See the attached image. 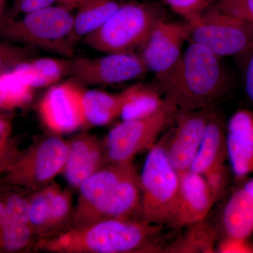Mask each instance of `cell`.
<instances>
[{
  "label": "cell",
  "mask_w": 253,
  "mask_h": 253,
  "mask_svg": "<svg viewBox=\"0 0 253 253\" xmlns=\"http://www.w3.org/2000/svg\"><path fill=\"white\" fill-rule=\"evenodd\" d=\"M161 227L139 218L106 219L38 240L36 249L54 253L163 252L157 243Z\"/></svg>",
  "instance_id": "cell-1"
},
{
  "label": "cell",
  "mask_w": 253,
  "mask_h": 253,
  "mask_svg": "<svg viewBox=\"0 0 253 253\" xmlns=\"http://www.w3.org/2000/svg\"><path fill=\"white\" fill-rule=\"evenodd\" d=\"M156 81L179 112L211 109L233 86L221 57L191 41L176 66Z\"/></svg>",
  "instance_id": "cell-2"
},
{
  "label": "cell",
  "mask_w": 253,
  "mask_h": 253,
  "mask_svg": "<svg viewBox=\"0 0 253 253\" xmlns=\"http://www.w3.org/2000/svg\"><path fill=\"white\" fill-rule=\"evenodd\" d=\"M165 20L166 11L161 3H126L81 42L105 54L133 53L144 45L158 23Z\"/></svg>",
  "instance_id": "cell-3"
},
{
  "label": "cell",
  "mask_w": 253,
  "mask_h": 253,
  "mask_svg": "<svg viewBox=\"0 0 253 253\" xmlns=\"http://www.w3.org/2000/svg\"><path fill=\"white\" fill-rule=\"evenodd\" d=\"M74 16L60 6L12 17L9 14L0 18V38L30 47L72 59L75 48L69 42Z\"/></svg>",
  "instance_id": "cell-4"
},
{
  "label": "cell",
  "mask_w": 253,
  "mask_h": 253,
  "mask_svg": "<svg viewBox=\"0 0 253 253\" xmlns=\"http://www.w3.org/2000/svg\"><path fill=\"white\" fill-rule=\"evenodd\" d=\"M163 137L149 149L141 175L139 218L155 225H170L179 187V172L168 158Z\"/></svg>",
  "instance_id": "cell-5"
},
{
  "label": "cell",
  "mask_w": 253,
  "mask_h": 253,
  "mask_svg": "<svg viewBox=\"0 0 253 253\" xmlns=\"http://www.w3.org/2000/svg\"><path fill=\"white\" fill-rule=\"evenodd\" d=\"M164 97L163 106L154 114L123 121L110 131L103 141L107 164L132 162L136 155L151 149L163 131L172 126L179 110L170 98Z\"/></svg>",
  "instance_id": "cell-6"
},
{
  "label": "cell",
  "mask_w": 253,
  "mask_h": 253,
  "mask_svg": "<svg viewBox=\"0 0 253 253\" xmlns=\"http://www.w3.org/2000/svg\"><path fill=\"white\" fill-rule=\"evenodd\" d=\"M186 22L189 41L204 46L219 57L242 56L253 49V28L213 4Z\"/></svg>",
  "instance_id": "cell-7"
},
{
  "label": "cell",
  "mask_w": 253,
  "mask_h": 253,
  "mask_svg": "<svg viewBox=\"0 0 253 253\" xmlns=\"http://www.w3.org/2000/svg\"><path fill=\"white\" fill-rule=\"evenodd\" d=\"M69 149L70 141L58 134L41 139L18 163L13 180L35 191L49 185L64 170Z\"/></svg>",
  "instance_id": "cell-8"
},
{
  "label": "cell",
  "mask_w": 253,
  "mask_h": 253,
  "mask_svg": "<svg viewBox=\"0 0 253 253\" xmlns=\"http://www.w3.org/2000/svg\"><path fill=\"white\" fill-rule=\"evenodd\" d=\"M84 91L83 86L71 78L51 86L38 105L40 117L46 127L61 135L87 126L83 108Z\"/></svg>",
  "instance_id": "cell-9"
},
{
  "label": "cell",
  "mask_w": 253,
  "mask_h": 253,
  "mask_svg": "<svg viewBox=\"0 0 253 253\" xmlns=\"http://www.w3.org/2000/svg\"><path fill=\"white\" fill-rule=\"evenodd\" d=\"M147 71L139 54L110 53L73 59L69 78L83 86L107 85L140 78Z\"/></svg>",
  "instance_id": "cell-10"
},
{
  "label": "cell",
  "mask_w": 253,
  "mask_h": 253,
  "mask_svg": "<svg viewBox=\"0 0 253 253\" xmlns=\"http://www.w3.org/2000/svg\"><path fill=\"white\" fill-rule=\"evenodd\" d=\"M73 212L71 191L51 183L30 199L29 226L38 241L69 228Z\"/></svg>",
  "instance_id": "cell-11"
},
{
  "label": "cell",
  "mask_w": 253,
  "mask_h": 253,
  "mask_svg": "<svg viewBox=\"0 0 253 253\" xmlns=\"http://www.w3.org/2000/svg\"><path fill=\"white\" fill-rule=\"evenodd\" d=\"M187 22L161 21L154 28L149 39L141 46L139 56L148 71L161 77L176 66L182 55L184 42L189 39Z\"/></svg>",
  "instance_id": "cell-12"
},
{
  "label": "cell",
  "mask_w": 253,
  "mask_h": 253,
  "mask_svg": "<svg viewBox=\"0 0 253 253\" xmlns=\"http://www.w3.org/2000/svg\"><path fill=\"white\" fill-rule=\"evenodd\" d=\"M141 196L139 176L134 168L97 204L73 217L70 227L106 219H133L135 214L139 216Z\"/></svg>",
  "instance_id": "cell-13"
},
{
  "label": "cell",
  "mask_w": 253,
  "mask_h": 253,
  "mask_svg": "<svg viewBox=\"0 0 253 253\" xmlns=\"http://www.w3.org/2000/svg\"><path fill=\"white\" fill-rule=\"evenodd\" d=\"M210 111L178 112L169 137L165 136L168 158L178 172L190 169L202 142Z\"/></svg>",
  "instance_id": "cell-14"
},
{
  "label": "cell",
  "mask_w": 253,
  "mask_h": 253,
  "mask_svg": "<svg viewBox=\"0 0 253 253\" xmlns=\"http://www.w3.org/2000/svg\"><path fill=\"white\" fill-rule=\"evenodd\" d=\"M214 204L203 174L191 169L179 172V193L170 225L181 228L204 220Z\"/></svg>",
  "instance_id": "cell-15"
},
{
  "label": "cell",
  "mask_w": 253,
  "mask_h": 253,
  "mask_svg": "<svg viewBox=\"0 0 253 253\" xmlns=\"http://www.w3.org/2000/svg\"><path fill=\"white\" fill-rule=\"evenodd\" d=\"M106 164L103 141L84 133L70 141L69 152L63 172L70 185L79 188L83 181Z\"/></svg>",
  "instance_id": "cell-16"
},
{
  "label": "cell",
  "mask_w": 253,
  "mask_h": 253,
  "mask_svg": "<svg viewBox=\"0 0 253 253\" xmlns=\"http://www.w3.org/2000/svg\"><path fill=\"white\" fill-rule=\"evenodd\" d=\"M134 168L132 162L109 163L89 176L78 188L79 197L73 218L97 204Z\"/></svg>",
  "instance_id": "cell-17"
},
{
  "label": "cell",
  "mask_w": 253,
  "mask_h": 253,
  "mask_svg": "<svg viewBox=\"0 0 253 253\" xmlns=\"http://www.w3.org/2000/svg\"><path fill=\"white\" fill-rule=\"evenodd\" d=\"M73 59L38 58L18 65L11 71L23 83L32 89L52 86L69 77Z\"/></svg>",
  "instance_id": "cell-18"
},
{
  "label": "cell",
  "mask_w": 253,
  "mask_h": 253,
  "mask_svg": "<svg viewBox=\"0 0 253 253\" xmlns=\"http://www.w3.org/2000/svg\"><path fill=\"white\" fill-rule=\"evenodd\" d=\"M226 136L219 117L210 111L204 138L190 169L204 174L210 168L225 161Z\"/></svg>",
  "instance_id": "cell-19"
},
{
  "label": "cell",
  "mask_w": 253,
  "mask_h": 253,
  "mask_svg": "<svg viewBox=\"0 0 253 253\" xmlns=\"http://www.w3.org/2000/svg\"><path fill=\"white\" fill-rule=\"evenodd\" d=\"M117 0H86L73 18L69 42L73 47L102 26L121 6Z\"/></svg>",
  "instance_id": "cell-20"
},
{
  "label": "cell",
  "mask_w": 253,
  "mask_h": 253,
  "mask_svg": "<svg viewBox=\"0 0 253 253\" xmlns=\"http://www.w3.org/2000/svg\"><path fill=\"white\" fill-rule=\"evenodd\" d=\"M127 94V89L115 94L97 89L84 90L83 108L86 125L106 126L121 116Z\"/></svg>",
  "instance_id": "cell-21"
},
{
  "label": "cell",
  "mask_w": 253,
  "mask_h": 253,
  "mask_svg": "<svg viewBox=\"0 0 253 253\" xmlns=\"http://www.w3.org/2000/svg\"><path fill=\"white\" fill-rule=\"evenodd\" d=\"M226 236L247 239L253 233V200L243 188L226 203L222 213Z\"/></svg>",
  "instance_id": "cell-22"
},
{
  "label": "cell",
  "mask_w": 253,
  "mask_h": 253,
  "mask_svg": "<svg viewBox=\"0 0 253 253\" xmlns=\"http://www.w3.org/2000/svg\"><path fill=\"white\" fill-rule=\"evenodd\" d=\"M128 94L121 111L123 121L139 119L154 114L164 103L157 89L144 85L141 83L127 88Z\"/></svg>",
  "instance_id": "cell-23"
},
{
  "label": "cell",
  "mask_w": 253,
  "mask_h": 253,
  "mask_svg": "<svg viewBox=\"0 0 253 253\" xmlns=\"http://www.w3.org/2000/svg\"><path fill=\"white\" fill-rule=\"evenodd\" d=\"M205 220V219H204ZM204 220L198 221L189 226L184 234L168 245L165 253H211L214 251L216 234L214 229Z\"/></svg>",
  "instance_id": "cell-24"
},
{
  "label": "cell",
  "mask_w": 253,
  "mask_h": 253,
  "mask_svg": "<svg viewBox=\"0 0 253 253\" xmlns=\"http://www.w3.org/2000/svg\"><path fill=\"white\" fill-rule=\"evenodd\" d=\"M226 153L234 176L243 179L253 173V146L226 135Z\"/></svg>",
  "instance_id": "cell-25"
},
{
  "label": "cell",
  "mask_w": 253,
  "mask_h": 253,
  "mask_svg": "<svg viewBox=\"0 0 253 253\" xmlns=\"http://www.w3.org/2000/svg\"><path fill=\"white\" fill-rule=\"evenodd\" d=\"M36 236L31 226L8 221L0 227V245L6 251L23 249Z\"/></svg>",
  "instance_id": "cell-26"
},
{
  "label": "cell",
  "mask_w": 253,
  "mask_h": 253,
  "mask_svg": "<svg viewBox=\"0 0 253 253\" xmlns=\"http://www.w3.org/2000/svg\"><path fill=\"white\" fill-rule=\"evenodd\" d=\"M36 49L0 41V74L14 69L18 65L34 59Z\"/></svg>",
  "instance_id": "cell-27"
},
{
  "label": "cell",
  "mask_w": 253,
  "mask_h": 253,
  "mask_svg": "<svg viewBox=\"0 0 253 253\" xmlns=\"http://www.w3.org/2000/svg\"><path fill=\"white\" fill-rule=\"evenodd\" d=\"M227 134L253 146V111L245 109L236 111L228 123Z\"/></svg>",
  "instance_id": "cell-28"
},
{
  "label": "cell",
  "mask_w": 253,
  "mask_h": 253,
  "mask_svg": "<svg viewBox=\"0 0 253 253\" xmlns=\"http://www.w3.org/2000/svg\"><path fill=\"white\" fill-rule=\"evenodd\" d=\"M203 175L212 196L213 201L215 204L225 194L229 183V174L224 161H221L214 165Z\"/></svg>",
  "instance_id": "cell-29"
},
{
  "label": "cell",
  "mask_w": 253,
  "mask_h": 253,
  "mask_svg": "<svg viewBox=\"0 0 253 253\" xmlns=\"http://www.w3.org/2000/svg\"><path fill=\"white\" fill-rule=\"evenodd\" d=\"M213 4L223 12L244 21L253 29V0H216Z\"/></svg>",
  "instance_id": "cell-30"
},
{
  "label": "cell",
  "mask_w": 253,
  "mask_h": 253,
  "mask_svg": "<svg viewBox=\"0 0 253 253\" xmlns=\"http://www.w3.org/2000/svg\"><path fill=\"white\" fill-rule=\"evenodd\" d=\"M166 1L176 14L183 16L186 21H189L211 6L214 0H166Z\"/></svg>",
  "instance_id": "cell-31"
},
{
  "label": "cell",
  "mask_w": 253,
  "mask_h": 253,
  "mask_svg": "<svg viewBox=\"0 0 253 253\" xmlns=\"http://www.w3.org/2000/svg\"><path fill=\"white\" fill-rule=\"evenodd\" d=\"M8 221L29 225L30 200L12 195L6 201Z\"/></svg>",
  "instance_id": "cell-32"
},
{
  "label": "cell",
  "mask_w": 253,
  "mask_h": 253,
  "mask_svg": "<svg viewBox=\"0 0 253 253\" xmlns=\"http://www.w3.org/2000/svg\"><path fill=\"white\" fill-rule=\"evenodd\" d=\"M56 0H14L9 15L18 17L19 15L33 12L52 6Z\"/></svg>",
  "instance_id": "cell-33"
},
{
  "label": "cell",
  "mask_w": 253,
  "mask_h": 253,
  "mask_svg": "<svg viewBox=\"0 0 253 253\" xmlns=\"http://www.w3.org/2000/svg\"><path fill=\"white\" fill-rule=\"evenodd\" d=\"M246 240L226 236L218 246V251L222 253H253V246Z\"/></svg>",
  "instance_id": "cell-34"
},
{
  "label": "cell",
  "mask_w": 253,
  "mask_h": 253,
  "mask_svg": "<svg viewBox=\"0 0 253 253\" xmlns=\"http://www.w3.org/2000/svg\"><path fill=\"white\" fill-rule=\"evenodd\" d=\"M244 59V83L245 92L253 104V49L242 56Z\"/></svg>",
  "instance_id": "cell-35"
},
{
  "label": "cell",
  "mask_w": 253,
  "mask_h": 253,
  "mask_svg": "<svg viewBox=\"0 0 253 253\" xmlns=\"http://www.w3.org/2000/svg\"><path fill=\"white\" fill-rule=\"evenodd\" d=\"M85 1L86 0H56V2L59 3L60 6L71 11L72 10L78 9Z\"/></svg>",
  "instance_id": "cell-36"
},
{
  "label": "cell",
  "mask_w": 253,
  "mask_h": 253,
  "mask_svg": "<svg viewBox=\"0 0 253 253\" xmlns=\"http://www.w3.org/2000/svg\"><path fill=\"white\" fill-rule=\"evenodd\" d=\"M7 211L5 204L0 202V227L8 222Z\"/></svg>",
  "instance_id": "cell-37"
},
{
  "label": "cell",
  "mask_w": 253,
  "mask_h": 253,
  "mask_svg": "<svg viewBox=\"0 0 253 253\" xmlns=\"http://www.w3.org/2000/svg\"><path fill=\"white\" fill-rule=\"evenodd\" d=\"M9 123L0 118V139L5 137L9 131Z\"/></svg>",
  "instance_id": "cell-38"
},
{
  "label": "cell",
  "mask_w": 253,
  "mask_h": 253,
  "mask_svg": "<svg viewBox=\"0 0 253 253\" xmlns=\"http://www.w3.org/2000/svg\"><path fill=\"white\" fill-rule=\"evenodd\" d=\"M243 189L246 191V194L253 200V179L248 181L243 186Z\"/></svg>",
  "instance_id": "cell-39"
},
{
  "label": "cell",
  "mask_w": 253,
  "mask_h": 253,
  "mask_svg": "<svg viewBox=\"0 0 253 253\" xmlns=\"http://www.w3.org/2000/svg\"><path fill=\"white\" fill-rule=\"evenodd\" d=\"M6 0H0V18L4 14V6Z\"/></svg>",
  "instance_id": "cell-40"
},
{
  "label": "cell",
  "mask_w": 253,
  "mask_h": 253,
  "mask_svg": "<svg viewBox=\"0 0 253 253\" xmlns=\"http://www.w3.org/2000/svg\"><path fill=\"white\" fill-rule=\"evenodd\" d=\"M6 109V107L4 101H3V99H1V96H0V109Z\"/></svg>",
  "instance_id": "cell-41"
},
{
  "label": "cell",
  "mask_w": 253,
  "mask_h": 253,
  "mask_svg": "<svg viewBox=\"0 0 253 253\" xmlns=\"http://www.w3.org/2000/svg\"><path fill=\"white\" fill-rule=\"evenodd\" d=\"M147 1H150V0H147Z\"/></svg>",
  "instance_id": "cell-42"
}]
</instances>
